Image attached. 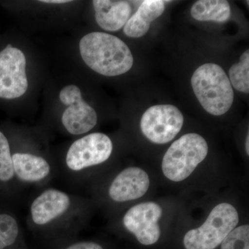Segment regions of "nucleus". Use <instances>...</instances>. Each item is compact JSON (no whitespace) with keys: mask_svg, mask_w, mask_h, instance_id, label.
<instances>
[{"mask_svg":"<svg viewBox=\"0 0 249 249\" xmlns=\"http://www.w3.org/2000/svg\"><path fill=\"white\" fill-rule=\"evenodd\" d=\"M79 51L87 66L103 76H120L133 66V55L128 46L107 33L86 34L80 39Z\"/></svg>","mask_w":249,"mask_h":249,"instance_id":"nucleus-1","label":"nucleus"},{"mask_svg":"<svg viewBox=\"0 0 249 249\" xmlns=\"http://www.w3.org/2000/svg\"><path fill=\"white\" fill-rule=\"evenodd\" d=\"M191 85L199 102L209 114L221 116L231 107L234 92L224 70L214 63H206L196 69Z\"/></svg>","mask_w":249,"mask_h":249,"instance_id":"nucleus-2","label":"nucleus"},{"mask_svg":"<svg viewBox=\"0 0 249 249\" xmlns=\"http://www.w3.org/2000/svg\"><path fill=\"white\" fill-rule=\"evenodd\" d=\"M207 142L199 134H185L173 142L162 160V171L170 181L178 182L188 178L206 159Z\"/></svg>","mask_w":249,"mask_h":249,"instance_id":"nucleus-3","label":"nucleus"},{"mask_svg":"<svg viewBox=\"0 0 249 249\" xmlns=\"http://www.w3.org/2000/svg\"><path fill=\"white\" fill-rule=\"evenodd\" d=\"M238 223V213L232 205L218 204L201 227L190 230L185 235V249H215Z\"/></svg>","mask_w":249,"mask_h":249,"instance_id":"nucleus-4","label":"nucleus"},{"mask_svg":"<svg viewBox=\"0 0 249 249\" xmlns=\"http://www.w3.org/2000/svg\"><path fill=\"white\" fill-rule=\"evenodd\" d=\"M27 58L22 49L11 42L0 46V101L22 97L29 88Z\"/></svg>","mask_w":249,"mask_h":249,"instance_id":"nucleus-5","label":"nucleus"},{"mask_svg":"<svg viewBox=\"0 0 249 249\" xmlns=\"http://www.w3.org/2000/svg\"><path fill=\"white\" fill-rule=\"evenodd\" d=\"M182 113L172 105H157L147 109L141 119L142 134L156 144H164L172 140L182 128Z\"/></svg>","mask_w":249,"mask_h":249,"instance_id":"nucleus-6","label":"nucleus"},{"mask_svg":"<svg viewBox=\"0 0 249 249\" xmlns=\"http://www.w3.org/2000/svg\"><path fill=\"white\" fill-rule=\"evenodd\" d=\"M59 99L66 106L61 119L69 133L81 135L89 132L97 124V113L83 100L81 90L77 85L64 87L59 93Z\"/></svg>","mask_w":249,"mask_h":249,"instance_id":"nucleus-7","label":"nucleus"},{"mask_svg":"<svg viewBox=\"0 0 249 249\" xmlns=\"http://www.w3.org/2000/svg\"><path fill=\"white\" fill-rule=\"evenodd\" d=\"M112 150V142L106 134L100 132L88 134L73 142L69 148L67 166L73 171H79L101 164L110 157Z\"/></svg>","mask_w":249,"mask_h":249,"instance_id":"nucleus-8","label":"nucleus"},{"mask_svg":"<svg viewBox=\"0 0 249 249\" xmlns=\"http://www.w3.org/2000/svg\"><path fill=\"white\" fill-rule=\"evenodd\" d=\"M162 214L161 207L157 203H142L131 208L124 214V227L142 245H154L160 240L159 221Z\"/></svg>","mask_w":249,"mask_h":249,"instance_id":"nucleus-9","label":"nucleus"},{"mask_svg":"<svg viewBox=\"0 0 249 249\" xmlns=\"http://www.w3.org/2000/svg\"><path fill=\"white\" fill-rule=\"evenodd\" d=\"M150 178L145 170L130 167L121 171L111 183L109 196L116 202L139 199L148 191Z\"/></svg>","mask_w":249,"mask_h":249,"instance_id":"nucleus-10","label":"nucleus"},{"mask_svg":"<svg viewBox=\"0 0 249 249\" xmlns=\"http://www.w3.org/2000/svg\"><path fill=\"white\" fill-rule=\"evenodd\" d=\"M70 206L66 193L50 189L36 198L31 207L33 221L37 225H44L62 215Z\"/></svg>","mask_w":249,"mask_h":249,"instance_id":"nucleus-11","label":"nucleus"},{"mask_svg":"<svg viewBox=\"0 0 249 249\" xmlns=\"http://www.w3.org/2000/svg\"><path fill=\"white\" fill-rule=\"evenodd\" d=\"M92 4L96 22L105 31L120 30L132 14V7L127 1L94 0Z\"/></svg>","mask_w":249,"mask_h":249,"instance_id":"nucleus-12","label":"nucleus"},{"mask_svg":"<svg viewBox=\"0 0 249 249\" xmlns=\"http://www.w3.org/2000/svg\"><path fill=\"white\" fill-rule=\"evenodd\" d=\"M164 10V1L146 0L142 1L137 12L129 18L124 26V34L132 38L145 36L150 29L151 22L160 17Z\"/></svg>","mask_w":249,"mask_h":249,"instance_id":"nucleus-13","label":"nucleus"},{"mask_svg":"<svg viewBox=\"0 0 249 249\" xmlns=\"http://www.w3.org/2000/svg\"><path fill=\"white\" fill-rule=\"evenodd\" d=\"M14 174L19 179L36 182L44 179L50 173V165L42 158L29 153H15L12 155Z\"/></svg>","mask_w":249,"mask_h":249,"instance_id":"nucleus-14","label":"nucleus"},{"mask_svg":"<svg viewBox=\"0 0 249 249\" xmlns=\"http://www.w3.org/2000/svg\"><path fill=\"white\" fill-rule=\"evenodd\" d=\"M192 17L200 22H226L230 19L231 11L226 0H199L191 8Z\"/></svg>","mask_w":249,"mask_h":249,"instance_id":"nucleus-15","label":"nucleus"},{"mask_svg":"<svg viewBox=\"0 0 249 249\" xmlns=\"http://www.w3.org/2000/svg\"><path fill=\"white\" fill-rule=\"evenodd\" d=\"M231 84L241 92H249V51L241 55L240 61L229 70Z\"/></svg>","mask_w":249,"mask_h":249,"instance_id":"nucleus-16","label":"nucleus"},{"mask_svg":"<svg viewBox=\"0 0 249 249\" xmlns=\"http://www.w3.org/2000/svg\"><path fill=\"white\" fill-rule=\"evenodd\" d=\"M14 176L12 155L9 140L0 131V181H9Z\"/></svg>","mask_w":249,"mask_h":249,"instance_id":"nucleus-17","label":"nucleus"},{"mask_svg":"<svg viewBox=\"0 0 249 249\" xmlns=\"http://www.w3.org/2000/svg\"><path fill=\"white\" fill-rule=\"evenodd\" d=\"M18 223L7 214H0V249L12 245L18 235Z\"/></svg>","mask_w":249,"mask_h":249,"instance_id":"nucleus-18","label":"nucleus"},{"mask_svg":"<svg viewBox=\"0 0 249 249\" xmlns=\"http://www.w3.org/2000/svg\"><path fill=\"white\" fill-rule=\"evenodd\" d=\"M221 249H249V226L235 228L221 244Z\"/></svg>","mask_w":249,"mask_h":249,"instance_id":"nucleus-19","label":"nucleus"},{"mask_svg":"<svg viewBox=\"0 0 249 249\" xmlns=\"http://www.w3.org/2000/svg\"><path fill=\"white\" fill-rule=\"evenodd\" d=\"M67 249H103V247L94 242H80L69 247Z\"/></svg>","mask_w":249,"mask_h":249,"instance_id":"nucleus-20","label":"nucleus"},{"mask_svg":"<svg viewBox=\"0 0 249 249\" xmlns=\"http://www.w3.org/2000/svg\"><path fill=\"white\" fill-rule=\"evenodd\" d=\"M40 2L51 4H62L71 2V1H67V0H45V1H40Z\"/></svg>","mask_w":249,"mask_h":249,"instance_id":"nucleus-21","label":"nucleus"},{"mask_svg":"<svg viewBox=\"0 0 249 249\" xmlns=\"http://www.w3.org/2000/svg\"><path fill=\"white\" fill-rule=\"evenodd\" d=\"M246 152L247 155H249V135H247V139H246Z\"/></svg>","mask_w":249,"mask_h":249,"instance_id":"nucleus-22","label":"nucleus"}]
</instances>
